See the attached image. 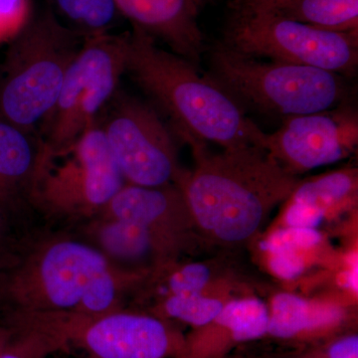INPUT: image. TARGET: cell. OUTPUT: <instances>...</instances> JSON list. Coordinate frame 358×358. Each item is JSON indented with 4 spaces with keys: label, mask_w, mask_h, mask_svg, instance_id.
Returning a JSON list of instances; mask_svg holds the SVG:
<instances>
[{
    "label": "cell",
    "mask_w": 358,
    "mask_h": 358,
    "mask_svg": "<svg viewBox=\"0 0 358 358\" xmlns=\"http://www.w3.org/2000/svg\"><path fill=\"white\" fill-rule=\"evenodd\" d=\"M140 273L115 267L81 235L39 231L0 259L2 322L29 315H96L121 310Z\"/></svg>",
    "instance_id": "cell-1"
},
{
    "label": "cell",
    "mask_w": 358,
    "mask_h": 358,
    "mask_svg": "<svg viewBox=\"0 0 358 358\" xmlns=\"http://www.w3.org/2000/svg\"><path fill=\"white\" fill-rule=\"evenodd\" d=\"M187 143L196 166L183 171L176 185L193 222L219 241L238 243L253 236L300 182L265 148H224L214 155L201 141Z\"/></svg>",
    "instance_id": "cell-2"
},
{
    "label": "cell",
    "mask_w": 358,
    "mask_h": 358,
    "mask_svg": "<svg viewBox=\"0 0 358 358\" xmlns=\"http://www.w3.org/2000/svg\"><path fill=\"white\" fill-rule=\"evenodd\" d=\"M124 73L164 110L183 141L267 150V134L245 114L241 103L138 28L129 31Z\"/></svg>",
    "instance_id": "cell-3"
},
{
    "label": "cell",
    "mask_w": 358,
    "mask_h": 358,
    "mask_svg": "<svg viewBox=\"0 0 358 358\" xmlns=\"http://www.w3.org/2000/svg\"><path fill=\"white\" fill-rule=\"evenodd\" d=\"M86 39L59 20L51 6L30 18L7 53L0 81V120L34 133L55 105Z\"/></svg>",
    "instance_id": "cell-4"
},
{
    "label": "cell",
    "mask_w": 358,
    "mask_h": 358,
    "mask_svg": "<svg viewBox=\"0 0 358 358\" xmlns=\"http://www.w3.org/2000/svg\"><path fill=\"white\" fill-rule=\"evenodd\" d=\"M208 65V77L238 103L266 115L284 119L352 102L348 78L308 66L250 57L220 41L209 51Z\"/></svg>",
    "instance_id": "cell-5"
},
{
    "label": "cell",
    "mask_w": 358,
    "mask_h": 358,
    "mask_svg": "<svg viewBox=\"0 0 358 358\" xmlns=\"http://www.w3.org/2000/svg\"><path fill=\"white\" fill-rule=\"evenodd\" d=\"M129 31L89 37L66 75L57 101L41 122L46 155L67 150L98 122L126 71Z\"/></svg>",
    "instance_id": "cell-6"
},
{
    "label": "cell",
    "mask_w": 358,
    "mask_h": 358,
    "mask_svg": "<svg viewBox=\"0 0 358 358\" xmlns=\"http://www.w3.org/2000/svg\"><path fill=\"white\" fill-rule=\"evenodd\" d=\"M126 183L96 124L67 150L44 154L32 205L49 216L85 222L98 215Z\"/></svg>",
    "instance_id": "cell-7"
},
{
    "label": "cell",
    "mask_w": 358,
    "mask_h": 358,
    "mask_svg": "<svg viewBox=\"0 0 358 358\" xmlns=\"http://www.w3.org/2000/svg\"><path fill=\"white\" fill-rule=\"evenodd\" d=\"M220 42L250 57L317 68L348 79L357 73L358 31H327L272 13L231 11Z\"/></svg>",
    "instance_id": "cell-8"
},
{
    "label": "cell",
    "mask_w": 358,
    "mask_h": 358,
    "mask_svg": "<svg viewBox=\"0 0 358 358\" xmlns=\"http://www.w3.org/2000/svg\"><path fill=\"white\" fill-rule=\"evenodd\" d=\"M50 334L63 350L77 348L89 358H182L185 338L157 315L124 308L96 315H29L8 320Z\"/></svg>",
    "instance_id": "cell-9"
},
{
    "label": "cell",
    "mask_w": 358,
    "mask_h": 358,
    "mask_svg": "<svg viewBox=\"0 0 358 358\" xmlns=\"http://www.w3.org/2000/svg\"><path fill=\"white\" fill-rule=\"evenodd\" d=\"M103 124L113 157L127 183L157 187L176 185L182 176L178 148L169 129L154 107L115 92Z\"/></svg>",
    "instance_id": "cell-10"
},
{
    "label": "cell",
    "mask_w": 358,
    "mask_h": 358,
    "mask_svg": "<svg viewBox=\"0 0 358 358\" xmlns=\"http://www.w3.org/2000/svg\"><path fill=\"white\" fill-rule=\"evenodd\" d=\"M357 145L358 113L352 102L284 117L275 133L267 134L268 152L294 176L345 159Z\"/></svg>",
    "instance_id": "cell-11"
},
{
    "label": "cell",
    "mask_w": 358,
    "mask_h": 358,
    "mask_svg": "<svg viewBox=\"0 0 358 358\" xmlns=\"http://www.w3.org/2000/svg\"><path fill=\"white\" fill-rule=\"evenodd\" d=\"M98 215L140 224L152 233L171 258L188 223L193 222L185 195L174 183L157 187L126 183Z\"/></svg>",
    "instance_id": "cell-12"
},
{
    "label": "cell",
    "mask_w": 358,
    "mask_h": 358,
    "mask_svg": "<svg viewBox=\"0 0 358 358\" xmlns=\"http://www.w3.org/2000/svg\"><path fill=\"white\" fill-rule=\"evenodd\" d=\"M131 27L162 42L173 53L199 66L205 37L199 22L201 7L195 0H115Z\"/></svg>",
    "instance_id": "cell-13"
},
{
    "label": "cell",
    "mask_w": 358,
    "mask_h": 358,
    "mask_svg": "<svg viewBox=\"0 0 358 358\" xmlns=\"http://www.w3.org/2000/svg\"><path fill=\"white\" fill-rule=\"evenodd\" d=\"M83 223L81 236L115 267L150 274V268L164 267L171 261L157 238L140 224L101 215Z\"/></svg>",
    "instance_id": "cell-14"
},
{
    "label": "cell",
    "mask_w": 358,
    "mask_h": 358,
    "mask_svg": "<svg viewBox=\"0 0 358 358\" xmlns=\"http://www.w3.org/2000/svg\"><path fill=\"white\" fill-rule=\"evenodd\" d=\"M43 159L39 136L0 120V206L10 214L33 206Z\"/></svg>",
    "instance_id": "cell-15"
},
{
    "label": "cell",
    "mask_w": 358,
    "mask_h": 358,
    "mask_svg": "<svg viewBox=\"0 0 358 358\" xmlns=\"http://www.w3.org/2000/svg\"><path fill=\"white\" fill-rule=\"evenodd\" d=\"M345 320L341 308L313 305L296 294H277L268 310L267 336L275 338L315 339L329 336Z\"/></svg>",
    "instance_id": "cell-16"
},
{
    "label": "cell",
    "mask_w": 358,
    "mask_h": 358,
    "mask_svg": "<svg viewBox=\"0 0 358 358\" xmlns=\"http://www.w3.org/2000/svg\"><path fill=\"white\" fill-rule=\"evenodd\" d=\"M268 308L258 299H242L224 305L211 324L203 329V338L210 350L227 352L236 343L267 336Z\"/></svg>",
    "instance_id": "cell-17"
},
{
    "label": "cell",
    "mask_w": 358,
    "mask_h": 358,
    "mask_svg": "<svg viewBox=\"0 0 358 358\" xmlns=\"http://www.w3.org/2000/svg\"><path fill=\"white\" fill-rule=\"evenodd\" d=\"M272 13L327 31H358V0H294Z\"/></svg>",
    "instance_id": "cell-18"
},
{
    "label": "cell",
    "mask_w": 358,
    "mask_h": 358,
    "mask_svg": "<svg viewBox=\"0 0 358 358\" xmlns=\"http://www.w3.org/2000/svg\"><path fill=\"white\" fill-rule=\"evenodd\" d=\"M54 13L86 38L107 34L121 16L115 0H53Z\"/></svg>",
    "instance_id": "cell-19"
},
{
    "label": "cell",
    "mask_w": 358,
    "mask_h": 358,
    "mask_svg": "<svg viewBox=\"0 0 358 358\" xmlns=\"http://www.w3.org/2000/svg\"><path fill=\"white\" fill-rule=\"evenodd\" d=\"M357 192V169H345L299 182L289 199L329 212L341 202L355 197Z\"/></svg>",
    "instance_id": "cell-20"
},
{
    "label": "cell",
    "mask_w": 358,
    "mask_h": 358,
    "mask_svg": "<svg viewBox=\"0 0 358 358\" xmlns=\"http://www.w3.org/2000/svg\"><path fill=\"white\" fill-rule=\"evenodd\" d=\"M223 303L203 294L174 296L169 294L162 303L160 315L157 317L176 319L193 327H203L211 324L223 308Z\"/></svg>",
    "instance_id": "cell-21"
},
{
    "label": "cell",
    "mask_w": 358,
    "mask_h": 358,
    "mask_svg": "<svg viewBox=\"0 0 358 358\" xmlns=\"http://www.w3.org/2000/svg\"><path fill=\"white\" fill-rule=\"evenodd\" d=\"M13 336L0 358H48L63 350L50 334L30 326L10 327Z\"/></svg>",
    "instance_id": "cell-22"
},
{
    "label": "cell",
    "mask_w": 358,
    "mask_h": 358,
    "mask_svg": "<svg viewBox=\"0 0 358 358\" xmlns=\"http://www.w3.org/2000/svg\"><path fill=\"white\" fill-rule=\"evenodd\" d=\"M322 241V235L317 229L285 227L275 231L264 243L268 254L279 252H301L317 247Z\"/></svg>",
    "instance_id": "cell-23"
},
{
    "label": "cell",
    "mask_w": 358,
    "mask_h": 358,
    "mask_svg": "<svg viewBox=\"0 0 358 358\" xmlns=\"http://www.w3.org/2000/svg\"><path fill=\"white\" fill-rule=\"evenodd\" d=\"M210 280V270L201 264H188L171 271L167 277L169 294L188 296L202 294Z\"/></svg>",
    "instance_id": "cell-24"
},
{
    "label": "cell",
    "mask_w": 358,
    "mask_h": 358,
    "mask_svg": "<svg viewBox=\"0 0 358 358\" xmlns=\"http://www.w3.org/2000/svg\"><path fill=\"white\" fill-rule=\"evenodd\" d=\"M30 18V0H0V42L15 38Z\"/></svg>",
    "instance_id": "cell-25"
},
{
    "label": "cell",
    "mask_w": 358,
    "mask_h": 358,
    "mask_svg": "<svg viewBox=\"0 0 358 358\" xmlns=\"http://www.w3.org/2000/svg\"><path fill=\"white\" fill-rule=\"evenodd\" d=\"M327 213L317 207L289 199L288 206L285 210L284 222L286 223V227L317 229L326 217Z\"/></svg>",
    "instance_id": "cell-26"
},
{
    "label": "cell",
    "mask_w": 358,
    "mask_h": 358,
    "mask_svg": "<svg viewBox=\"0 0 358 358\" xmlns=\"http://www.w3.org/2000/svg\"><path fill=\"white\" fill-rule=\"evenodd\" d=\"M268 255V267L281 279H296L307 268L305 253L301 252H279Z\"/></svg>",
    "instance_id": "cell-27"
},
{
    "label": "cell",
    "mask_w": 358,
    "mask_h": 358,
    "mask_svg": "<svg viewBox=\"0 0 358 358\" xmlns=\"http://www.w3.org/2000/svg\"><path fill=\"white\" fill-rule=\"evenodd\" d=\"M294 0H230L228 6L231 11L238 13H275Z\"/></svg>",
    "instance_id": "cell-28"
},
{
    "label": "cell",
    "mask_w": 358,
    "mask_h": 358,
    "mask_svg": "<svg viewBox=\"0 0 358 358\" xmlns=\"http://www.w3.org/2000/svg\"><path fill=\"white\" fill-rule=\"evenodd\" d=\"M10 213L0 206V259L6 254L13 240H10V226H9Z\"/></svg>",
    "instance_id": "cell-29"
},
{
    "label": "cell",
    "mask_w": 358,
    "mask_h": 358,
    "mask_svg": "<svg viewBox=\"0 0 358 358\" xmlns=\"http://www.w3.org/2000/svg\"><path fill=\"white\" fill-rule=\"evenodd\" d=\"M346 286L357 293V257H355V260L352 262L350 270L346 274Z\"/></svg>",
    "instance_id": "cell-30"
},
{
    "label": "cell",
    "mask_w": 358,
    "mask_h": 358,
    "mask_svg": "<svg viewBox=\"0 0 358 358\" xmlns=\"http://www.w3.org/2000/svg\"><path fill=\"white\" fill-rule=\"evenodd\" d=\"M13 336V331L3 322H0V355L8 345Z\"/></svg>",
    "instance_id": "cell-31"
},
{
    "label": "cell",
    "mask_w": 358,
    "mask_h": 358,
    "mask_svg": "<svg viewBox=\"0 0 358 358\" xmlns=\"http://www.w3.org/2000/svg\"><path fill=\"white\" fill-rule=\"evenodd\" d=\"M195 1L197 2V4H199L200 7H202V6H203L205 0H195Z\"/></svg>",
    "instance_id": "cell-32"
}]
</instances>
